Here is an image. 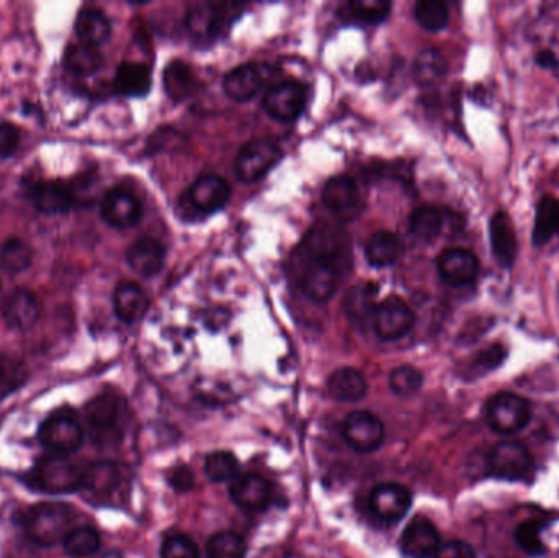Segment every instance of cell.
<instances>
[{
	"label": "cell",
	"instance_id": "obj_1",
	"mask_svg": "<svg viewBox=\"0 0 559 558\" xmlns=\"http://www.w3.org/2000/svg\"><path fill=\"white\" fill-rule=\"evenodd\" d=\"M77 513L66 503H40L23 513L22 526L28 539L43 547L63 544L76 529Z\"/></svg>",
	"mask_w": 559,
	"mask_h": 558
},
{
	"label": "cell",
	"instance_id": "obj_2",
	"mask_svg": "<svg viewBox=\"0 0 559 558\" xmlns=\"http://www.w3.org/2000/svg\"><path fill=\"white\" fill-rule=\"evenodd\" d=\"M85 419L94 444L100 447L115 446L125 436V400L117 393H100L87 405Z\"/></svg>",
	"mask_w": 559,
	"mask_h": 558
},
{
	"label": "cell",
	"instance_id": "obj_3",
	"mask_svg": "<svg viewBox=\"0 0 559 558\" xmlns=\"http://www.w3.org/2000/svg\"><path fill=\"white\" fill-rule=\"evenodd\" d=\"M84 468L66 455H46L27 473V485L46 495H71L82 488Z\"/></svg>",
	"mask_w": 559,
	"mask_h": 558
},
{
	"label": "cell",
	"instance_id": "obj_4",
	"mask_svg": "<svg viewBox=\"0 0 559 558\" xmlns=\"http://www.w3.org/2000/svg\"><path fill=\"white\" fill-rule=\"evenodd\" d=\"M484 418L492 431L512 436L527 428L532 419V406L524 396L501 392L489 398L484 406Z\"/></svg>",
	"mask_w": 559,
	"mask_h": 558
},
{
	"label": "cell",
	"instance_id": "obj_5",
	"mask_svg": "<svg viewBox=\"0 0 559 558\" xmlns=\"http://www.w3.org/2000/svg\"><path fill=\"white\" fill-rule=\"evenodd\" d=\"M38 441L54 455L76 452L84 442V429L72 414L54 413L38 429Z\"/></svg>",
	"mask_w": 559,
	"mask_h": 558
},
{
	"label": "cell",
	"instance_id": "obj_6",
	"mask_svg": "<svg viewBox=\"0 0 559 558\" xmlns=\"http://www.w3.org/2000/svg\"><path fill=\"white\" fill-rule=\"evenodd\" d=\"M488 470L489 475L499 480L520 482L532 473V455L520 442L501 441L489 452Z\"/></svg>",
	"mask_w": 559,
	"mask_h": 558
},
{
	"label": "cell",
	"instance_id": "obj_7",
	"mask_svg": "<svg viewBox=\"0 0 559 558\" xmlns=\"http://www.w3.org/2000/svg\"><path fill=\"white\" fill-rule=\"evenodd\" d=\"M282 149L270 140H254L239 149L238 158L234 162L236 176L246 184H252L277 166L282 161Z\"/></svg>",
	"mask_w": 559,
	"mask_h": 558
},
{
	"label": "cell",
	"instance_id": "obj_8",
	"mask_svg": "<svg viewBox=\"0 0 559 558\" xmlns=\"http://www.w3.org/2000/svg\"><path fill=\"white\" fill-rule=\"evenodd\" d=\"M342 436L347 446L358 454H370L385 442V424L370 411H354L342 424Z\"/></svg>",
	"mask_w": 559,
	"mask_h": 558
},
{
	"label": "cell",
	"instance_id": "obj_9",
	"mask_svg": "<svg viewBox=\"0 0 559 558\" xmlns=\"http://www.w3.org/2000/svg\"><path fill=\"white\" fill-rule=\"evenodd\" d=\"M414 320V311L403 298H388L373 311V328L383 341H396L406 336L414 326Z\"/></svg>",
	"mask_w": 559,
	"mask_h": 558
},
{
	"label": "cell",
	"instance_id": "obj_10",
	"mask_svg": "<svg viewBox=\"0 0 559 558\" xmlns=\"http://www.w3.org/2000/svg\"><path fill=\"white\" fill-rule=\"evenodd\" d=\"M412 495L401 483H381L370 495L373 516L386 524L399 522L411 509Z\"/></svg>",
	"mask_w": 559,
	"mask_h": 558
},
{
	"label": "cell",
	"instance_id": "obj_11",
	"mask_svg": "<svg viewBox=\"0 0 559 558\" xmlns=\"http://www.w3.org/2000/svg\"><path fill=\"white\" fill-rule=\"evenodd\" d=\"M100 215L113 228L128 230L143 218V205L128 190L112 189L103 195Z\"/></svg>",
	"mask_w": 559,
	"mask_h": 558
},
{
	"label": "cell",
	"instance_id": "obj_12",
	"mask_svg": "<svg viewBox=\"0 0 559 558\" xmlns=\"http://www.w3.org/2000/svg\"><path fill=\"white\" fill-rule=\"evenodd\" d=\"M306 104L305 87L298 82H282L265 94L264 108L270 117L280 122H295Z\"/></svg>",
	"mask_w": 559,
	"mask_h": 558
},
{
	"label": "cell",
	"instance_id": "obj_13",
	"mask_svg": "<svg viewBox=\"0 0 559 558\" xmlns=\"http://www.w3.org/2000/svg\"><path fill=\"white\" fill-rule=\"evenodd\" d=\"M33 207L45 215H63L76 205V195L71 185L58 180H38L28 190Z\"/></svg>",
	"mask_w": 559,
	"mask_h": 558
},
{
	"label": "cell",
	"instance_id": "obj_14",
	"mask_svg": "<svg viewBox=\"0 0 559 558\" xmlns=\"http://www.w3.org/2000/svg\"><path fill=\"white\" fill-rule=\"evenodd\" d=\"M234 4H205L192 5L187 12V30L198 41H213L220 35L226 20L229 22L231 14L228 10Z\"/></svg>",
	"mask_w": 559,
	"mask_h": 558
},
{
	"label": "cell",
	"instance_id": "obj_15",
	"mask_svg": "<svg viewBox=\"0 0 559 558\" xmlns=\"http://www.w3.org/2000/svg\"><path fill=\"white\" fill-rule=\"evenodd\" d=\"M0 313L10 329L25 331L33 328L40 318V302L28 288L18 287L4 298Z\"/></svg>",
	"mask_w": 559,
	"mask_h": 558
},
{
	"label": "cell",
	"instance_id": "obj_16",
	"mask_svg": "<svg viewBox=\"0 0 559 558\" xmlns=\"http://www.w3.org/2000/svg\"><path fill=\"white\" fill-rule=\"evenodd\" d=\"M440 277L452 287H465L475 282L479 274L478 257L468 249H448L437 261Z\"/></svg>",
	"mask_w": 559,
	"mask_h": 558
},
{
	"label": "cell",
	"instance_id": "obj_17",
	"mask_svg": "<svg viewBox=\"0 0 559 558\" xmlns=\"http://www.w3.org/2000/svg\"><path fill=\"white\" fill-rule=\"evenodd\" d=\"M399 544L407 557L430 558L435 557L442 540L434 522L425 518H416L404 529Z\"/></svg>",
	"mask_w": 559,
	"mask_h": 558
},
{
	"label": "cell",
	"instance_id": "obj_18",
	"mask_svg": "<svg viewBox=\"0 0 559 558\" xmlns=\"http://www.w3.org/2000/svg\"><path fill=\"white\" fill-rule=\"evenodd\" d=\"M231 498L246 511H262L272 498V486L257 473H239L231 482Z\"/></svg>",
	"mask_w": 559,
	"mask_h": 558
},
{
	"label": "cell",
	"instance_id": "obj_19",
	"mask_svg": "<svg viewBox=\"0 0 559 558\" xmlns=\"http://www.w3.org/2000/svg\"><path fill=\"white\" fill-rule=\"evenodd\" d=\"M339 285V274L329 259H316L303 275V293L314 303L331 300Z\"/></svg>",
	"mask_w": 559,
	"mask_h": 558
},
{
	"label": "cell",
	"instance_id": "obj_20",
	"mask_svg": "<svg viewBox=\"0 0 559 558\" xmlns=\"http://www.w3.org/2000/svg\"><path fill=\"white\" fill-rule=\"evenodd\" d=\"M489 241H491L492 254L502 267L510 269L514 266L519 252L517 234L514 223L506 212H497L492 215L489 223Z\"/></svg>",
	"mask_w": 559,
	"mask_h": 558
},
{
	"label": "cell",
	"instance_id": "obj_21",
	"mask_svg": "<svg viewBox=\"0 0 559 558\" xmlns=\"http://www.w3.org/2000/svg\"><path fill=\"white\" fill-rule=\"evenodd\" d=\"M228 182L221 177L206 174V176L198 177L190 187L188 197L193 207L203 213H215L229 202Z\"/></svg>",
	"mask_w": 559,
	"mask_h": 558
},
{
	"label": "cell",
	"instance_id": "obj_22",
	"mask_svg": "<svg viewBox=\"0 0 559 558\" xmlns=\"http://www.w3.org/2000/svg\"><path fill=\"white\" fill-rule=\"evenodd\" d=\"M120 483V472L112 462H95L84 468L81 493L94 503H102L112 496Z\"/></svg>",
	"mask_w": 559,
	"mask_h": 558
},
{
	"label": "cell",
	"instance_id": "obj_23",
	"mask_svg": "<svg viewBox=\"0 0 559 558\" xmlns=\"http://www.w3.org/2000/svg\"><path fill=\"white\" fill-rule=\"evenodd\" d=\"M126 261L131 270L144 279H153L166 261V249L157 239L143 238L131 244L126 252Z\"/></svg>",
	"mask_w": 559,
	"mask_h": 558
},
{
	"label": "cell",
	"instance_id": "obj_24",
	"mask_svg": "<svg viewBox=\"0 0 559 558\" xmlns=\"http://www.w3.org/2000/svg\"><path fill=\"white\" fill-rule=\"evenodd\" d=\"M148 293L135 282H121L113 292V310L125 323H138L149 310Z\"/></svg>",
	"mask_w": 559,
	"mask_h": 558
},
{
	"label": "cell",
	"instance_id": "obj_25",
	"mask_svg": "<svg viewBox=\"0 0 559 558\" xmlns=\"http://www.w3.org/2000/svg\"><path fill=\"white\" fill-rule=\"evenodd\" d=\"M322 202L340 218L354 215L358 207V189L349 176L332 177L322 189Z\"/></svg>",
	"mask_w": 559,
	"mask_h": 558
},
{
	"label": "cell",
	"instance_id": "obj_26",
	"mask_svg": "<svg viewBox=\"0 0 559 558\" xmlns=\"http://www.w3.org/2000/svg\"><path fill=\"white\" fill-rule=\"evenodd\" d=\"M327 390L336 400L355 403L363 400L368 393L367 378L360 370L340 367L327 378Z\"/></svg>",
	"mask_w": 559,
	"mask_h": 558
},
{
	"label": "cell",
	"instance_id": "obj_27",
	"mask_svg": "<svg viewBox=\"0 0 559 558\" xmlns=\"http://www.w3.org/2000/svg\"><path fill=\"white\" fill-rule=\"evenodd\" d=\"M74 30L81 38L82 43L90 46L103 45L112 36V23L102 10L95 7H85L77 15Z\"/></svg>",
	"mask_w": 559,
	"mask_h": 558
},
{
	"label": "cell",
	"instance_id": "obj_28",
	"mask_svg": "<svg viewBox=\"0 0 559 558\" xmlns=\"http://www.w3.org/2000/svg\"><path fill=\"white\" fill-rule=\"evenodd\" d=\"M224 90L236 102H247L262 87V74L255 64H244L224 76Z\"/></svg>",
	"mask_w": 559,
	"mask_h": 558
},
{
	"label": "cell",
	"instance_id": "obj_29",
	"mask_svg": "<svg viewBox=\"0 0 559 558\" xmlns=\"http://www.w3.org/2000/svg\"><path fill=\"white\" fill-rule=\"evenodd\" d=\"M403 244L396 234L381 230L373 233L365 244V257L373 267H388L398 261Z\"/></svg>",
	"mask_w": 559,
	"mask_h": 558
},
{
	"label": "cell",
	"instance_id": "obj_30",
	"mask_svg": "<svg viewBox=\"0 0 559 558\" xmlns=\"http://www.w3.org/2000/svg\"><path fill=\"white\" fill-rule=\"evenodd\" d=\"M153 84L151 69L143 63H121L115 76V87L118 92L128 97H143L148 94Z\"/></svg>",
	"mask_w": 559,
	"mask_h": 558
},
{
	"label": "cell",
	"instance_id": "obj_31",
	"mask_svg": "<svg viewBox=\"0 0 559 558\" xmlns=\"http://www.w3.org/2000/svg\"><path fill=\"white\" fill-rule=\"evenodd\" d=\"M164 87L170 99L180 100L192 97L198 89V77L184 61H172L164 71Z\"/></svg>",
	"mask_w": 559,
	"mask_h": 558
},
{
	"label": "cell",
	"instance_id": "obj_32",
	"mask_svg": "<svg viewBox=\"0 0 559 558\" xmlns=\"http://www.w3.org/2000/svg\"><path fill=\"white\" fill-rule=\"evenodd\" d=\"M559 233V200L546 195L538 202L535 225H533V244L542 248Z\"/></svg>",
	"mask_w": 559,
	"mask_h": 558
},
{
	"label": "cell",
	"instance_id": "obj_33",
	"mask_svg": "<svg viewBox=\"0 0 559 558\" xmlns=\"http://www.w3.org/2000/svg\"><path fill=\"white\" fill-rule=\"evenodd\" d=\"M64 66L77 76H92L102 68L103 56L95 46L72 43L64 51Z\"/></svg>",
	"mask_w": 559,
	"mask_h": 558
},
{
	"label": "cell",
	"instance_id": "obj_34",
	"mask_svg": "<svg viewBox=\"0 0 559 558\" xmlns=\"http://www.w3.org/2000/svg\"><path fill=\"white\" fill-rule=\"evenodd\" d=\"M448 71L447 59L439 50L429 48L421 51L414 59L412 77L419 86H434Z\"/></svg>",
	"mask_w": 559,
	"mask_h": 558
},
{
	"label": "cell",
	"instance_id": "obj_35",
	"mask_svg": "<svg viewBox=\"0 0 559 558\" xmlns=\"http://www.w3.org/2000/svg\"><path fill=\"white\" fill-rule=\"evenodd\" d=\"M443 223H445V218L439 208L425 205L412 213L409 218V230L417 239L430 243L439 238L443 230Z\"/></svg>",
	"mask_w": 559,
	"mask_h": 558
},
{
	"label": "cell",
	"instance_id": "obj_36",
	"mask_svg": "<svg viewBox=\"0 0 559 558\" xmlns=\"http://www.w3.org/2000/svg\"><path fill=\"white\" fill-rule=\"evenodd\" d=\"M28 369L22 359L0 354V401L7 400L28 382Z\"/></svg>",
	"mask_w": 559,
	"mask_h": 558
},
{
	"label": "cell",
	"instance_id": "obj_37",
	"mask_svg": "<svg viewBox=\"0 0 559 558\" xmlns=\"http://www.w3.org/2000/svg\"><path fill=\"white\" fill-rule=\"evenodd\" d=\"M33 249L25 241L10 238L0 246V267L7 274H20L32 266Z\"/></svg>",
	"mask_w": 559,
	"mask_h": 558
},
{
	"label": "cell",
	"instance_id": "obj_38",
	"mask_svg": "<svg viewBox=\"0 0 559 558\" xmlns=\"http://www.w3.org/2000/svg\"><path fill=\"white\" fill-rule=\"evenodd\" d=\"M64 552L72 558L94 555L100 547V534L90 526H77L63 542Z\"/></svg>",
	"mask_w": 559,
	"mask_h": 558
},
{
	"label": "cell",
	"instance_id": "obj_39",
	"mask_svg": "<svg viewBox=\"0 0 559 558\" xmlns=\"http://www.w3.org/2000/svg\"><path fill=\"white\" fill-rule=\"evenodd\" d=\"M206 477L211 482L224 483L233 482L239 475V462L236 455L226 450L211 452L205 460Z\"/></svg>",
	"mask_w": 559,
	"mask_h": 558
},
{
	"label": "cell",
	"instance_id": "obj_40",
	"mask_svg": "<svg viewBox=\"0 0 559 558\" xmlns=\"http://www.w3.org/2000/svg\"><path fill=\"white\" fill-rule=\"evenodd\" d=\"M246 552L244 539L229 531L218 532L208 540V545H206L208 558H244Z\"/></svg>",
	"mask_w": 559,
	"mask_h": 558
},
{
	"label": "cell",
	"instance_id": "obj_41",
	"mask_svg": "<svg viewBox=\"0 0 559 558\" xmlns=\"http://www.w3.org/2000/svg\"><path fill=\"white\" fill-rule=\"evenodd\" d=\"M417 22L421 23V27L429 32H439L443 30L448 23V7L440 2V0H422L417 2L416 9Z\"/></svg>",
	"mask_w": 559,
	"mask_h": 558
},
{
	"label": "cell",
	"instance_id": "obj_42",
	"mask_svg": "<svg viewBox=\"0 0 559 558\" xmlns=\"http://www.w3.org/2000/svg\"><path fill=\"white\" fill-rule=\"evenodd\" d=\"M350 17L360 23H380L390 15L391 2L386 0H352L347 4Z\"/></svg>",
	"mask_w": 559,
	"mask_h": 558
},
{
	"label": "cell",
	"instance_id": "obj_43",
	"mask_svg": "<svg viewBox=\"0 0 559 558\" xmlns=\"http://www.w3.org/2000/svg\"><path fill=\"white\" fill-rule=\"evenodd\" d=\"M543 524L535 519L522 522L515 531V540L525 554L540 557L545 554L546 547L542 539Z\"/></svg>",
	"mask_w": 559,
	"mask_h": 558
},
{
	"label": "cell",
	"instance_id": "obj_44",
	"mask_svg": "<svg viewBox=\"0 0 559 558\" xmlns=\"http://www.w3.org/2000/svg\"><path fill=\"white\" fill-rule=\"evenodd\" d=\"M424 375L421 370L412 365H401L391 372L390 387L396 395L411 396L416 395L422 388Z\"/></svg>",
	"mask_w": 559,
	"mask_h": 558
},
{
	"label": "cell",
	"instance_id": "obj_45",
	"mask_svg": "<svg viewBox=\"0 0 559 558\" xmlns=\"http://www.w3.org/2000/svg\"><path fill=\"white\" fill-rule=\"evenodd\" d=\"M162 558H200V550L190 537L172 534L162 544Z\"/></svg>",
	"mask_w": 559,
	"mask_h": 558
},
{
	"label": "cell",
	"instance_id": "obj_46",
	"mask_svg": "<svg viewBox=\"0 0 559 558\" xmlns=\"http://www.w3.org/2000/svg\"><path fill=\"white\" fill-rule=\"evenodd\" d=\"M506 349L501 344H492L488 349L479 352L478 356L473 360V369L478 370L479 374L489 372V370L496 369L497 365L501 364L502 360L506 359Z\"/></svg>",
	"mask_w": 559,
	"mask_h": 558
},
{
	"label": "cell",
	"instance_id": "obj_47",
	"mask_svg": "<svg viewBox=\"0 0 559 558\" xmlns=\"http://www.w3.org/2000/svg\"><path fill=\"white\" fill-rule=\"evenodd\" d=\"M20 144V130L14 123H0V159L10 158Z\"/></svg>",
	"mask_w": 559,
	"mask_h": 558
},
{
	"label": "cell",
	"instance_id": "obj_48",
	"mask_svg": "<svg viewBox=\"0 0 559 558\" xmlns=\"http://www.w3.org/2000/svg\"><path fill=\"white\" fill-rule=\"evenodd\" d=\"M435 558H476V552L468 542L450 540L440 545Z\"/></svg>",
	"mask_w": 559,
	"mask_h": 558
},
{
	"label": "cell",
	"instance_id": "obj_49",
	"mask_svg": "<svg viewBox=\"0 0 559 558\" xmlns=\"http://www.w3.org/2000/svg\"><path fill=\"white\" fill-rule=\"evenodd\" d=\"M537 63L542 66V68L550 69V71L555 72L556 76H559V59L556 58V54L550 50H543L537 54Z\"/></svg>",
	"mask_w": 559,
	"mask_h": 558
},
{
	"label": "cell",
	"instance_id": "obj_50",
	"mask_svg": "<svg viewBox=\"0 0 559 558\" xmlns=\"http://www.w3.org/2000/svg\"><path fill=\"white\" fill-rule=\"evenodd\" d=\"M172 483H174V486L175 488H177V490H190L193 485L192 472H190L188 468H179V470L175 472L174 480H172Z\"/></svg>",
	"mask_w": 559,
	"mask_h": 558
},
{
	"label": "cell",
	"instance_id": "obj_51",
	"mask_svg": "<svg viewBox=\"0 0 559 558\" xmlns=\"http://www.w3.org/2000/svg\"><path fill=\"white\" fill-rule=\"evenodd\" d=\"M102 558H120V555L115 554V552H108V554L103 555Z\"/></svg>",
	"mask_w": 559,
	"mask_h": 558
},
{
	"label": "cell",
	"instance_id": "obj_52",
	"mask_svg": "<svg viewBox=\"0 0 559 558\" xmlns=\"http://www.w3.org/2000/svg\"><path fill=\"white\" fill-rule=\"evenodd\" d=\"M0 287H2V282H0Z\"/></svg>",
	"mask_w": 559,
	"mask_h": 558
}]
</instances>
